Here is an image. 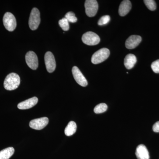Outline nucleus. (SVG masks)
Segmentation results:
<instances>
[{"mask_svg":"<svg viewBox=\"0 0 159 159\" xmlns=\"http://www.w3.org/2000/svg\"><path fill=\"white\" fill-rule=\"evenodd\" d=\"M20 82L19 76L12 73L7 75L4 83V88L7 90L11 91L18 87Z\"/></svg>","mask_w":159,"mask_h":159,"instance_id":"1","label":"nucleus"},{"mask_svg":"<svg viewBox=\"0 0 159 159\" xmlns=\"http://www.w3.org/2000/svg\"><path fill=\"white\" fill-rule=\"evenodd\" d=\"M110 51L108 49L103 48L95 52L92 56L91 61L94 64H98L103 62L109 56Z\"/></svg>","mask_w":159,"mask_h":159,"instance_id":"2","label":"nucleus"},{"mask_svg":"<svg viewBox=\"0 0 159 159\" xmlns=\"http://www.w3.org/2000/svg\"><path fill=\"white\" fill-rule=\"evenodd\" d=\"M40 15L39 10L34 8L31 10L29 20V26L32 30L38 29L40 23Z\"/></svg>","mask_w":159,"mask_h":159,"instance_id":"3","label":"nucleus"},{"mask_svg":"<svg viewBox=\"0 0 159 159\" xmlns=\"http://www.w3.org/2000/svg\"><path fill=\"white\" fill-rule=\"evenodd\" d=\"M3 24L5 28L9 31H14L16 27V21L12 13L7 12L4 15L3 19Z\"/></svg>","mask_w":159,"mask_h":159,"instance_id":"4","label":"nucleus"},{"mask_svg":"<svg viewBox=\"0 0 159 159\" xmlns=\"http://www.w3.org/2000/svg\"><path fill=\"white\" fill-rule=\"evenodd\" d=\"M82 40L87 45L94 46L99 43L100 39L97 34L92 31H89L83 35Z\"/></svg>","mask_w":159,"mask_h":159,"instance_id":"5","label":"nucleus"},{"mask_svg":"<svg viewBox=\"0 0 159 159\" xmlns=\"http://www.w3.org/2000/svg\"><path fill=\"white\" fill-rule=\"evenodd\" d=\"M86 14L89 17H93L97 13L98 4L96 0H86L84 4Z\"/></svg>","mask_w":159,"mask_h":159,"instance_id":"6","label":"nucleus"},{"mask_svg":"<svg viewBox=\"0 0 159 159\" xmlns=\"http://www.w3.org/2000/svg\"><path fill=\"white\" fill-rule=\"evenodd\" d=\"M49 119L47 117H43L33 119L29 123V126L31 128L36 130H41L45 128L48 124Z\"/></svg>","mask_w":159,"mask_h":159,"instance_id":"7","label":"nucleus"},{"mask_svg":"<svg viewBox=\"0 0 159 159\" xmlns=\"http://www.w3.org/2000/svg\"><path fill=\"white\" fill-rule=\"evenodd\" d=\"M46 68L49 73L54 72L56 68V61L54 55L50 51L46 53L44 57Z\"/></svg>","mask_w":159,"mask_h":159,"instance_id":"8","label":"nucleus"},{"mask_svg":"<svg viewBox=\"0 0 159 159\" xmlns=\"http://www.w3.org/2000/svg\"><path fill=\"white\" fill-rule=\"evenodd\" d=\"M25 60L27 65L32 70H36L38 67V57L33 51H29L26 54Z\"/></svg>","mask_w":159,"mask_h":159,"instance_id":"9","label":"nucleus"},{"mask_svg":"<svg viewBox=\"0 0 159 159\" xmlns=\"http://www.w3.org/2000/svg\"><path fill=\"white\" fill-rule=\"evenodd\" d=\"M72 74L74 79L79 85L82 87H86L88 85L87 80L77 67H73Z\"/></svg>","mask_w":159,"mask_h":159,"instance_id":"10","label":"nucleus"},{"mask_svg":"<svg viewBox=\"0 0 159 159\" xmlns=\"http://www.w3.org/2000/svg\"><path fill=\"white\" fill-rule=\"evenodd\" d=\"M142 41V37L139 35H133L128 38L125 42V45L129 49H133L139 46Z\"/></svg>","mask_w":159,"mask_h":159,"instance_id":"11","label":"nucleus"},{"mask_svg":"<svg viewBox=\"0 0 159 159\" xmlns=\"http://www.w3.org/2000/svg\"><path fill=\"white\" fill-rule=\"evenodd\" d=\"M38 102V99L36 97H33L23 102H20L17 105L18 108L21 110L29 109L33 107Z\"/></svg>","mask_w":159,"mask_h":159,"instance_id":"12","label":"nucleus"},{"mask_svg":"<svg viewBox=\"0 0 159 159\" xmlns=\"http://www.w3.org/2000/svg\"><path fill=\"white\" fill-rule=\"evenodd\" d=\"M138 159H149V152L145 145H139L137 147L135 152Z\"/></svg>","mask_w":159,"mask_h":159,"instance_id":"13","label":"nucleus"},{"mask_svg":"<svg viewBox=\"0 0 159 159\" xmlns=\"http://www.w3.org/2000/svg\"><path fill=\"white\" fill-rule=\"evenodd\" d=\"M131 3L129 0L122 1L119 6V13L120 16H124L128 14L131 9Z\"/></svg>","mask_w":159,"mask_h":159,"instance_id":"14","label":"nucleus"},{"mask_svg":"<svg viewBox=\"0 0 159 159\" xmlns=\"http://www.w3.org/2000/svg\"><path fill=\"white\" fill-rule=\"evenodd\" d=\"M137 62V58L133 54H128L125 56L124 59V65L126 69L130 70L134 67Z\"/></svg>","mask_w":159,"mask_h":159,"instance_id":"15","label":"nucleus"},{"mask_svg":"<svg viewBox=\"0 0 159 159\" xmlns=\"http://www.w3.org/2000/svg\"><path fill=\"white\" fill-rule=\"evenodd\" d=\"M77 126L76 123L74 121H70L65 129V134L67 136L73 135L77 130Z\"/></svg>","mask_w":159,"mask_h":159,"instance_id":"16","label":"nucleus"},{"mask_svg":"<svg viewBox=\"0 0 159 159\" xmlns=\"http://www.w3.org/2000/svg\"><path fill=\"white\" fill-rule=\"evenodd\" d=\"M13 147H8L0 151V159H9L14 153Z\"/></svg>","mask_w":159,"mask_h":159,"instance_id":"17","label":"nucleus"},{"mask_svg":"<svg viewBox=\"0 0 159 159\" xmlns=\"http://www.w3.org/2000/svg\"><path fill=\"white\" fill-rule=\"evenodd\" d=\"M107 106L104 103L98 104L94 108V111L96 114H100L107 110Z\"/></svg>","mask_w":159,"mask_h":159,"instance_id":"18","label":"nucleus"},{"mask_svg":"<svg viewBox=\"0 0 159 159\" xmlns=\"http://www.w3.org/2000/svg\"><path fill=\"white\" fill-rule=\"evenodd\" d=\"M59 25L61 28L64 31H68L70 29V25L69 22L68 20L65 17L61 19L59 21Z\"/></svg>","mask_w":159,"mask_h":159,"instance_id":"19","label":"nucleus"},{"mask_svg":"<svg viewBox=\"0 0 159 159\" xmlns=\"http://www.w3.org/2000/svg\"><path fill=\"white\" fill-rule=\"evenodd\" d=\"M144 2L148 9L151 11H154L156 9V3L153 0H145Z\"/></svg>","mask_w":159,"mask_h":159,"instance_id":"20","label":"nucleus"},{"mask_svg":"<svg viewBox=\"0 0 159 159\" xmlns=\"http://www.w3.org/2000/svg\"><path fill=\"white\" fill-rule=\"evenodd\" d=\"M65 18L69 22L76 23L77 21V18L75 16V15L72 11H69L65 15Z\"/></svg>","mask_w":159,"mask_h":159,"instance_id":"21","label":"nucleus"},{"mask_svg":"<svg viewBox=\"0 0 159 159\" xmlns=\"http://www.w3.org/2000/svg\"><path fill=\"white\" fill-rule=\"evenodd\" d=\"M110 21V17L109 16L105 15L100 18L98 21V24L99 25L102 26L108 24Z\"/></svg>","mask_w":159,"mask_h":159,"instance_id":"22","label":"nucleus"},{"mask_svg":"<svg viewBox=\"0 0 159 159\" xmlns=\"http://www.w3.org/2000/svg\"><path fill=\"white\" fill-rule=\"evenodd\" d=\"M151 68L154 73L159 74V59L152 63Z\"/></svg>","mask_w":159,"mask_h":159,"instance_id":"23","label":"nucleus"},{"mask_svg":"<svg viewBox=\"0 0 159 159\" xmlns=\"http://www.w3.org/2000/svg\"><path fill=\"white\" fill-rule=\"evenodd\" d=\"M152 129L154 132H159V121L157 122L154 124L152 126Z\"/></svg>","mask_w":159,"mask_h":159,"instance_id":"24","label":"nucleus"}]
</instances>
